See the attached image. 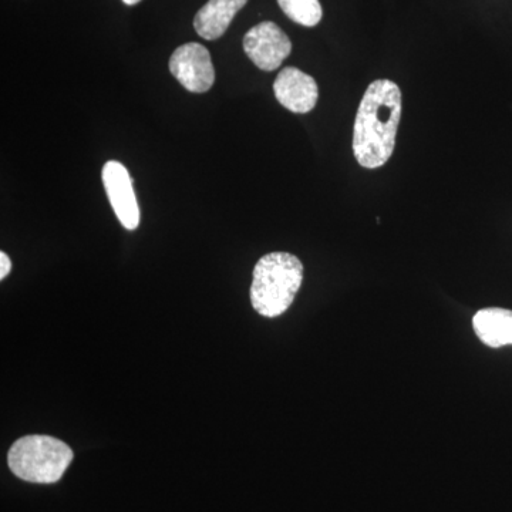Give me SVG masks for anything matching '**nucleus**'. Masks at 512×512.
I'll list each match as a JSON object with an SVG mask.
<instances>
[{
	"label": "nucleus",
	"mask_w": 512,
	"mask_h": 512,
	"mask_svg": "<svg viewBox=\"0 0 512 512\" xmlns=\"http://www.w3.org/2000/svg\"><path fill=\"white\" fill-rule=\"evenodd\" d=\"M278 5L289 19L306 28H313L322 19L319 0H278Z\"/></svg>",
	"instance_id": "nucleus-10"
},
{
	"label": "nucleus",
	"mask_w": 512,
	"mask_h": 512,
	"mask_svg": "<svg viewBox=\"0 0 512 512\" xmlns=\"http://www.w3.org/2000/svg\"><path fill=\"white\" fill-rule=\"evenodd\" d=\"M101 178L116 217L124 228L133 231L140 224V208L127 168L119 161H109L104 164Z\"/></svg>",
	"instance_id": "nucleus-6"
},
{
	"label": "nucleus",
	"mask_w": 512,
	"mask_h": 512,
	"mask_svg": "<svg viewBox=\"0 0 512 512\" xmlns=\"http://www.w3.org/2000/svg\"><path fill=\"white\" fill-rule=\"evenodd\" d=\"M303 282V265L289 252H271L256 262L251 285L252 308L265 318L284 315Z\"/></svg>",
	"instance_id": "nucleus-2"
},
{
	"label": "nucleus",
	"mask_w": 512,
	"mask_h": 512,
	"mask_svg": "<svg viewBox=\"0 0 512 512\" xmlns=\"http://www.w3.org/2000/svg\"><path fill=\"white\" fill-rule=\"evenodd\" d=\"M248 0H208L194 19V28L205 40L220 39Z\"/></svg>",
	"instance_id": "nucleus-8"
},
{
	"label": "nucleus",
	"mask_w": 512,
	"mask_h": 512,
	"mask_svg": "<svg viewBox=\"0 0 512 512\" xmlns=\"http://www.w3.org/2000/svg\"><path fill=\"white\" fill-rule=\"evenodd\" d=\"M123 2L126 3V5L133 6V5H137V3L141 2V0H123Z\"/></svg>",
	"instance_id": "nucleus-12"
},
{
	"label": "nucleus",
	"mask_w": 512,
	"mask_h": 512,
	"mask_svg": "<svg viewBox=\"0 0 512 512\" xmlns=\"http://www.w3.org/2000/svg\"><path fill=\"white\" fill-rule=\"evenodd\" d=\"M72 448L50 436H26L9 450L8 464L20 480L36 484L57 483L73 461Z\"/></svg>",
	"instance_id": "nucleus-3"
},
{
	"label": "nucleus",
	"mask_w": 512,
	"mask_h": 512,
	"mask_svg": "<svg viewBox=\"0 0 512 512\" xmlns=\"http://www.w3.org/2000/svg\"><path fill=\"white\" fill-rule=\"evenodd\" d=\"M244 50L256 67L274 72L291 55L292 42L276 23L262 22L245 35Z\"/></svg>",
	"instance_id": "nucleus-4"
},
{
	"label": "nucleus",
	"mask_w": 512,
	"mask_h": 512,
	"mask_svg": "<svg viewBox=\"0 0 512 512\" xmlns=\"http://www.w3.org/2000/svg\"><path fill=\"white\" fill-rule=\"evenodd\" d=\"M276 100L292 113L305 114L315 109L319 90L315 79L296 67H285L274 83Z\"/></svg>",
	"instance_id": "nucleus-7"
},
{
	"label": "nucleus",
	"mask_w": 512,
	"mask_h": 512,
	"mask_svg": "<svg viewBox=\"0 0 512 512\" xmlns=\"http://www.w3.org/2000/svg\"><path fill=\"white\" fill-rule=\"evenodd\" d=\"M473 328L478 339L488 348L512 345V311L508 309H481L474 315Z\"/></svg>",
	"instance_id": "nucleus-9"
},
{
	"label": "nucleus",
	"mask_w": 512,
	"mask_h": 512,
	"mask_svg": "<svg viewBox=\"0 0 512 512\" xmlns=\"http://www.w3.org/2000/svg\"><path fill=\"white\" fill-rule=\"evenodd\" d=\"M402 119V90L389 79L367 87L353 127V154L367 170L383 167L396 147L397 128Z\"/></svg>",
	"instance_id": "nucleus-1"
},
{
	"label": "nucleus",
	"mask_w": 512,
	"mask_h": 512,
	"mask_svg": "<svg viewBox=\"0 0 512 512\" xmlns=\"http://www.w3.org/2000/svg\"><path fill=\"white\" fill-rule=\"evenodd\" d=\"M170 72L188 92L205 93L214 86L211 55L200 43H185L178 47L170 59Z\"/></svg>",
	"instance_id": "nucleus-5"
},
{
	"label": "nucleus",
	"mask_w": 512,
	"mask_h": 512,
	"mask_svg": "<svg viewBox=\"0 0 512 512\" xmlns=\"http://www.w3.org/2000/svg\"><path fill=\"white\" fill-rule=\"evenodd\" d=\"M10 269H12V262L5 252H0V279H5L9 275Z\"/></svg>",
	"instance_id": "nucleus-11"
}]
</instances>
